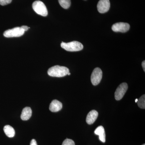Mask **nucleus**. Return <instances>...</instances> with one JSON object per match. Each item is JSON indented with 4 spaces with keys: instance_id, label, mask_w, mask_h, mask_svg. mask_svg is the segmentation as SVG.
Wrapping results in <instances>:
<instances>
[{
    "instance_id": "1",
    "label": "nucleus",
    "mask_w": 145,
    "mask_h": 145,
    "mask_svg": "<svg viewBox=\"0 0 145 145\" xmlns=\"http://www.w3.org/2000/svg\"><path fill=\"white\" fill-rule=\"evenodd\" d=\"M69 72V69L67 67L59 65L54 66L48 71V74L49 76L57 78L64 77Z\"/></svg>"
},
{
    "instance_id": "2",
    "label": "nucleus",
    "mask_w": 145,
    "mask_h": 145,
    "mask_svg": "<svg viewBox=\"0 0 145 145\" xmlns=\"http://www.w3.org/2000/svg\"><path fill=\"white\" fill-rule=\"evenodd\" d=\"M61 47L67 51L69 52L80 51L84 48V46L81 43L76 41L69 43L63 42L61 43Z\"/></svg>"
},
{
    "instance_id": "3",
    "label": "nucleus",
    "mask_w": 145,
    "mask_h": 145,
    "mask_svg": "<svg viewBox=\"0 0 145 145\" xmlns=\"http://www.w3.org/2000/svg\"><path fill=\"white\" fill-rule=\"evenodd\" d=\"M32 8L36 13L40 16L46 17L48 14L46 6L41 1H34L32 4Z\"/></svg>"
},
{
    "instance_id": "4",
    "label": "nucleus",
    "mask_w": 145,
    "mask_h": 145,
    "mask_svg": "<svg viewBox=\"0 0 145 145\" xmlns=\"http://www.w3.org/2000/svg\"><path fill=\"white\" fill-rule=\"evenodd\" d=\"M25 31L21 27H16L8 29L4 32L3 35L6 38L20 37L24 34Z\"/></svg>"
},
{
    "instance_id": "5",
    "label": "nucleus",
    "mask_w": 145,
    "mask_h": 145,
    "mask_svg": "<svg viewBox=\"0 0 145 145\" xmlns=\"http://www.w3.org/2000/svg\"><path fill=\"white\" fill-rule=\"evenodd\" d=\"M103 77V72L100 68H96L91 73V80L92 84L96 86L101 82Z\"/></svg>"
},
{
    "instance_id": "6",
    "label": "nucleus",
    "mask_w": 145,
    "mask_h": 145,
    "mask_svg": "<svg viewBox=\"0 0 145 145\" xmlns=\"http://www.w3.org/2000/svg\"><path fill=\"white\" fill-rule=\"evenodd\" d=\"M128 89L127 84L126 83H122L117 88L115 92L114 96L117 101L121 100L124 96Z\"/></svg>"
},
{
    "instance_id": "7",
    "label": "nucleus",
    "mask_w": 145,
    "mask_h": 145,
    "mask_svg": "<svg viewBox=\"0 0 145 145\" xmlns=\"http://www.w3.org/2000/svg\"><path fill=\"white\" fill-rule=\"evenodd\" d=\"M129 24L124 22H119L114 24L112 27V29L115 32L125 33L129 30Z\"/></svg>"
},
{
    "instance_id": "8",
    "label": "nucleus",
    "mask_w": 145,
    "mask_h": 145,
    "mask_svg": "<svg viewBox=\"0 0 145 145\" xmlns=\"http://www.w3.org/2000/svg\"><path fill=\"white\" fill-rule=\"evenodd\" d=\"M110 8L109 0H100L98 5L97 8L99 13H104L108 12Z\"/></svg>"
},
{
    "instance_id": "9",
    "label": "nucleus",
    "mask_w": 145,
    "mask_h": 145,
    "mask_svg": "<svg viewBox=\"0 0 145 145\" xmlns=\"http://www.w3.org/2000/svg\"><path fill=\"white\" fill-rule=\"evenodd\" d=\"M99 113L95 110H92L89 112L87 116L86 121L89 125L93 123L98 118Z\"/></svg>"
},
{
    "instance_id": "10",
    "label": "nucleus",
    "mask_w": 145,
    "mask_h": 145,
    "mask_svg": "<svg viewBox=\"0 0 145 145\" xmlns=\"http://www.w3.org/2000/svg\"><path fill=\"white\" fill-rule=\"evenodd\" d=\"M63 107V105L60 101L54 100L52 101L49 106V110L52 112L60 111Z\"/></svg>"
},
{
    "instance_id": "11",
    "label": "nucleus",
    "mask_w": 145,
    "mask_h": 145,
    "mask_svg": "<svg viewBox=\"0 0 145 145\" xmlns=\"http://www.w3.org/2000/svg\"><path fill=\"white\" fill-rule=\"evenodd\" d=\"M94 133L96 135H99V140L103 142H106V135L105 129L103 127L100 126L97 128L94 131Z\"/></svg>"
},
{
    "instance_id": "12",
    "label": "nucleus",
    "mask_w": 145,
    "mask_h": 145,
    "mask_svg": "<svg viewBox=\"0 0 145 145\" xmlns=\"http://www.w3.org/2000/svg\"><path fill=\"white\" fill-rule=\"evenodd\" d=\"M32 115V110L30 107H26L23 109L21 115V119L23 121H27L30 119Z\"/></svg>"
},
{
    "instance_id": "13",
    "label": "nucleus",
    "mask_w": 145,
    "mask_h": 145,
    "mask_svg": "<svg viewBox=\"0 0 145 145\" xmlns=\"http://www.w3.org/2000/svg\"><path fill=\"white\" fill-rule=\"evenodd\" d=\"M3 130L5 133L7 137L11 138L15 136V130L9 125H5L4 127Z\"/></svg>"
},
{
    "instance_id": "14",
    "label": "nucleus",
    "mask_w": 145,
    "mask_h": 145,
    "mask_svg": "<svg viewBox=\"0 0 145 145\" xmlns=\"http://www.w3.org/2000/svg\"><path fill=\"white\" fill-rule=\"evenodd\" d=\"M60 5L65 9L69 8L71 4V0H59Z\"/></svg>"
},
{
    "instance_id": "15",
    "label": "nucleus",
    "mask_w": 145,
    "mask_h": 145,
    "mask_svg": "<svg viewBox=\"0 0 145 145\" xmlns=\"http://www.w3.org/2000/svg\"><path fill=\"white\" fill-rule=\"evenodd\" d=\"M137 105L138 106L141 108H145V95H144L141 96V97L138 99V101L137 102Z\"/></svg>"
},
{
    "instance_id": "16",
    "label": "nucleus",
    "mask_w": 145,
    "mask_h": 145,
    "mask_svg": "<svg viewBox=\"0 0 145 145\" xmlns=\"http://www.w3.org/2000/svg\"><path fill=\"white\" fill-rule=\"evenodd\" d=\"M62 145H75V144L73 140L66 139L63 141Z\"/></svg>"
},
{
    "instance_id": "17",
    "label": "nucleus",
    "mask_w": 145,
    "mask_h": 145,
    "mask_svg": "<svg viewBox=\"0 0 145 145\" xmlns=\"http://www.w3.org/2000/svg\"><path fill=\"white\" fill-rule=\"evenodd\" d=\"M12 0H0V5L4 6L11 3Z\"/></svg>"
},
{
    "instance_id": "18",
    "label": "nucleus",
    "mask_w": 145,
    "mask_h": 145,
    "mask_svg": "<svg viewBox=\"0 0 145 145\" xmlns=\"http://www.w3.org/2000/svg\"><path fill=\"white\" fill-rule=\"evenodd\" d=\"M21 27L25 31H27L30 28V27H28L27 26H25V25H23Z\"/></svg>"
},
{
    "instance_id": "19",
    "label": "nucleus",
    "mask_w": 145,
    "mask_h": 145,
    "mask_svg": "<svg viewBox=\"0 0 145 145\" xmlns=\"http://www.w3.org/2000/svg\"><path fill=\"white\" fill-rule=\"evenodd\" d=\"M30 145H37V142L34 139H32L30 142Z\"/></svg>"
},
{
    "instance_id": "20",
    "label": "nucleus",
    "mask_w": 145,
    "mask_h": 145,
    "mask_svg": "<svg viewBox=\"0 0 145 145\" xmlns=\"http://www.w3.org/2000/svg\"><path fill=\"white\" fill-rule=\"evenodd\" d=\"M142 66L143 69L144 71L145 72V61H143L142 63Z\"/></svg>"
},
{
    "instance_id": "21",
    "label": "nucleus",
    "mask_w": 145,
    "mask_h": 145,
    "mask_svg": "<svg viewBox=\"0 0 145 145\" xmlns=\"http://www.w3.org/2000/svg\"><path fill=\"white\" fill-rule=\"evenodd\" d=\"M137 101H138V99H136L135 100V103H137Z\"/></svg>"
},
{
    "instance_id": "22",
    "label": "nucleus",
    "mask_w": 145,
    "mask_h": 145,
    "mask_svg": "<svg viewBox=\"0 0 145 145\" xmlns=\"http://www.w3.org/2000/svg\"><path fill=\"white\" fill-rule=\"evenodd\" d=\"M68 75H71V73L70 72H69L68 73V74H67Z\"/></svg>"
},
{
    "instance_id": "23",
    "label": "nucleus",
    "mask_w": 145,
    "mask_h": 145,
    "mask_svg": "<svg viewBox=\"0 0 145 145\" xmlns=\"http://www.w3.org/2000/svg\"><path fill=\"white\" fill-rule=\"evenodd\" d=\"M142 145H145V144H144Z\"/></svg>"
}]
</instances>
